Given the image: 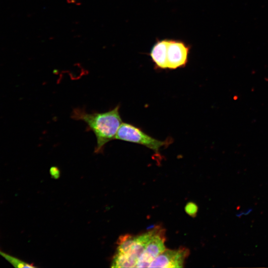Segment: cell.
<instances>
[{
  "mask_svg": "<svg viewBox=\"0 0 268 268\" xmlns=\"http://www.w3.org/2000/svg\"><path fill=\"white\" fill-rule=\"evenodd\" d=\"M50 174L53 177L57 179L60 176V171L56 167H52L50 169Z\"/></svg>",
  "mask_w": 268,
  "mask_h": 268,
  "instance_id": "30bf717a",
  "label": "cell"
},
{
  "mask_svg": "<svg viewBox=\"0 0 268 268\" xmlns=\"http://www.w3.org/2000/svg\"><path fill=\"white\" fill-rule=\"evenodd\" d=\"M115 139L141 144L154 151H158L166 144L165 141L152 137L139 128L128 123L121 124Z\"/></svg>",
  "mask_w": 268,
  "mask_h": 268,
  "instance_id": "3957f363",
  "label": "cell"
},
{
  "mask_svg": "<svg viewBox=\"0 0 268 268\" xmlns=\"http://www.w3.org/2000/svg\"><path fill=\"white\" fill-rule=\"evenodd\" d=\"M168 41L163 40L157 42L153 47L150 56L157 67L167 68V52Z\"/></svg>",
  "mask_w": 268,
  "mask_h": 268,
  "instance_id": "52a82bcc",
  "label": "cell"
},
{
  "mask_svg": "<svg viewBox=\"0 0 268 268\" xmlns=\"http://www.w3.org/2000/svg\"><path fill=\"white\" fill-rule=\"evenodd\" d=\"M155 228L137 236L130 235L121 236L112 267L134 268L153 234Z\"/></svg>",
  "mask_w": 268,
  "mask_h": 268,
  "instance_id": "7a4b0ae2",
  "label": "cell"
},
{
  "mask_svg": "<svg viewBox=\"0 0 268 268\" xmlns=\"http://www.w3.org/2000/svg\"><path fill=\"white\" fill-rule=\"evenodd\" d=\"M185 211L189 215L194 217L197 214L198 207L195 203L190 202L186 205Z\"/></svg>",
  "mask_w": 268,
  "mask_h": 268,
  "instance_id": "9c48e42d",
  "label": "cell"
},
{
  "mask_svg": "<svg viewBox=\"0 0 268 268\" xmlns=\"http://www.w3.org/2000/svg\"><path fill=\"white\" fill-rule=\"evenodd\" d=\"M120 107L118 105L106 112L90 113L82 108L73 109L71 118L84 122L87 125V130L94 134L96 138L95 153H102L105 145L115 139L118 129L123 123L119 112Z\"/></svg>",
  "mask_w": 268,
  "mask_h": 268,
  "instance_id": "6da1fadb",
  "label": "cell"
},
{
  "mask_svg": "<svg viewBox=\"0 0 268 268\" xmlns=\"http://www.w3.org/2000/svg\"><path fill=\"white\" fill-rule=\"evenodd\" d=\"M164 230L155 228V231L138 259L136 268L148 267L151 263L166 250Z\"/></svg>",
  "mask_w": 268,
  "mask_h": 268,
  "instance_id": "277c9868",
  "label": "cell"
},
{
  "mask_svg": "<svg viewBox=\"0 0 268 268\" xmlns=\"http://www.w3.org/2000/svg\"><path fill=\"white\" fill-rule=\"evenodd\" d=\"M189 255L188 249L165 250L150 264L149 268H182Z\"/></svg>",
  "mask_w": 268,
  "mask_h": 268,
  "instance_id": "5b68a950",
  "label": "cell"
},
{
  "mask_svg": "<svg viewBox=\"0 0 268 268\" xmlns=\"http://www.w3.org/2000/svg\"><path fill=\"white\" fill-rule=\"evenodd\" d=\"M189 49L183 43L169 41L167 46V68L176 69L184 66L188 61Z\"/></svg>",
  "mask_w": 268,
  "mask_h": 268,
  "instance_id": "8992f818",
  "label": "cell"
},
{
  "mask_svg": "<svg viewBox=\"0 0 268 268\" xmlns=\"http://www.w3.org/2000/svg\"><path fill=\"white\" fill-rule=\"evenodd\" d=\"M0 255L15 268H34L33 265L26 263L13 256L0 251Z\"/></svg>",
  "mask_w": 268,
  "mask_h": 268,
  "instance_id": "ba28073f",
  "label": "cell"
}]
</instances>
